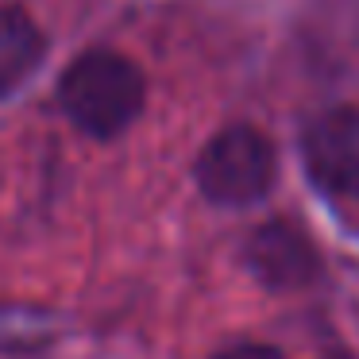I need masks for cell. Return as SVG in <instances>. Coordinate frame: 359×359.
Segmentation results:
<instances>
[{"label":"cell","instance_id":"obj_1","mask_svg":"<svg viewBox=\"0 0 359 359\" xmlns=\"http://www.w3.org/2000/svg\"><path fill=\"white\" fill-rule=\"evenodd\" d=\"M143 70L120 50H86L58 81V101L81 132L97 140L120 135L143 112Z\"/></svg>","mask_w":359,"mask_h":359},{"label":"cell","instance_id":"obj_2","mask_svg":"<svg viewBox=\"0 0 359 359\" xmlns=\"http://www.w3.org/2000/svg\"><path fill=\"white\" fill-rule=\"evenodd\" d=\"M278 174L274 143L251 124H232L205 143L197 158V186L217 205H255Z\"/></svg>","mask_w":359,"mask_h":359},{"label":"cell","instance_id":"obj_3","mask_svg":"<svg viewBox=\"0 0 359 359\" xmlns=\"http://www.w3.org/2000/svg\"><path fill=\"white\" fill-rule=\"evenodd\" d=\"M302 155L313 182L336 197H359V109L340 104L305 128Z\"/></svg>","mask_w":359,"mask_h":359},{"label":"cell","instance_id":"obj_4","mask_svg":"<svg viewBox=\"0 0 359 359\" xmlns=\"http://www.w3.org/2000/svg\"><path fill=\"white\" fill-rule=\"evenodd\" d=\"M243 266L266 290H297L320 274V255L313 240L290 220L259 224L243 243Z\"/></svg>","mask_w":359,"mask_h":359},{"label":"cell","instance_id":"obj_5","mask_svg":"<svg viewBox=\"0 0 359 359\" xmlns=\"http://www.w3.org/2000/svg\"><path fill=\"white\" fill-rule=\"evenodd\" d=\"M43 50H47V39L39 24L16 4H0V97L32 78Z\"/></svg>","mask_w":359,"mask_h":359},{"label":"cell","instance_id":"obj_6","mask_svg":"<svg viewBox=\"0 0 359 359\" xmlns=\"http://www.w3.org/2000/svg\"><path fill=\"white\" fill-rule=\"evenodd\" d=\"M62 336V320L32 305H0V355L39 351Z\"/></svg>","mask_w":359,"mask_h":359},{"label":"cell","instance_id":"obj_7","mask_svg":"<svg viewBox=\"0 0 359 359\" xmlns=\"http://www.w3.org/2000/svg\"><path fill=\"white\" fill-rule=\"evenodd\" d=\"M212 359H282V351L271 348V344L243 340V344H228V348H220Z\"/></svg>","mask_w":359,"mask_h":359}]
</instances>
